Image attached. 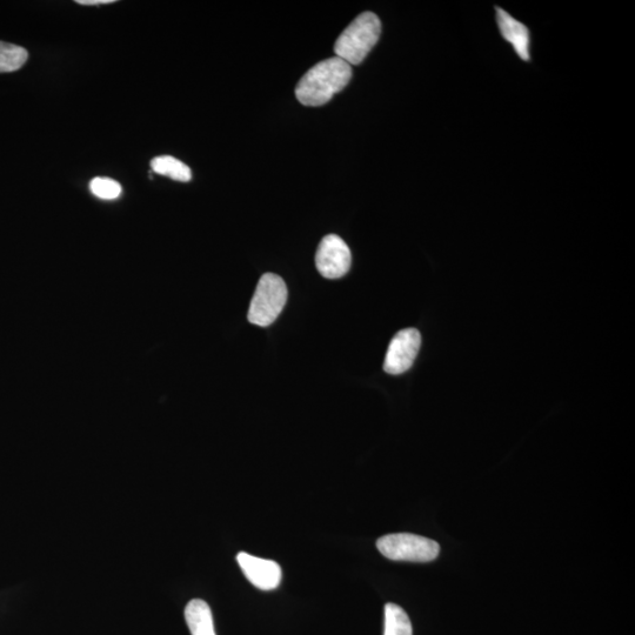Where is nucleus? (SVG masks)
Segmentation results:
<instances>
[{
    "label": "nucleus",
    "instance_id": "6",
    "mask_svg": "<svg viewBox=\"0 0 635 635\" xmlns=\"http://www.w3.org/2000/svg\"><path fill=\"white\" fill-rule=\"evenodd\" d=\"M421 345V336L416 329L400 331L393 337L387 350L384 371L399 376L409 371L416 360Z\"/></svg>",
    "mask_w": 635,
    "mask_h": 635
},
{
    "label": "nucleus",
    "instance_id": "10",
    "mask_svg": "<svg viewBox=\"0 0 635 635\" xmlns=\"http://www.w3.org/2000/svg\"><path fill=\"white\" fill-rule=\"evenodd\" d=\"M151 167L157 175L169 177L177 182L187 183L192 179L190 167L171 156L152 159Z\"/></svg>",
    "mask_w": 635,
    "mask_h": 635
},
{
    "label": "nucleus",
    "instance_id": "11",
    "mask_svg": "<svg viewBox=\"0 0 635 635\" xmlns=\"http://www.w3.org/2000/svg\"><path fill=\"white\" fill-rule=\"evenodd\" d=\"M384 635H413L412 624L407 613L396 604L385 606Z\"/></svg>",
    "mask_w": 635,
    "mask_h": 635
},
{
    "label": "nucleus",
    "instance_id": "12",
    "mask_svg": "<svg viewBox=\"0 0 635 635\" xmlns=\"http://www.w3.org/2000/svg\"><path fill=\"white\" fill-rule=\"evenodd\" d=\"M29 52L22 46L0 42V73L15 72L28 62Z\"/></svg>",
    "mask_w": 635,
    "mask_h": 635
},
{
    "label": "nucleus",
    "instance_id": "13",
    "mask_svg": "<svg viewBox=\"0 0 635 635\" xmlns=\"http://www.w3.org/2000/svg\"><path fill=\"white\" fill-rule=\"evenodd\" d=\"M93 195L104 200L117 199L122 195V186L110 178H95L90 183Z\"/></svg>",
    "mask_w": 635,
    "mask_h": 635
},
{
    "label": "nucleus",
    "instance_id": "5",
    "mask_svg": "<svg viewBox=\"0 0 635 635\" xmlns=\"http://www.w3.org/2000/svg\"><path fill=\"white\" fill-rule=\"evenodd\" d=\"M352 256L349 246L337 235L326 236L317 250L316 265L326 279H339L350 271Z\"/></svg>",
    "mask_w": 635,
    "mask_h": 635
},
{
    "label": "nucleus",
    "instance_id": "3",
    "mask_svg": "<svg viewBox=\"0 0 635 635\" xmlns=\"http://www.w3.org/2000/svg\"><path fill=\"white\" fill-rule=\"evenodd\" d=\"M287 287L277 274L266 273L260 278L256 292L250 305L249 322L260 327H267L276 322L287 302Z\"/></svg>",
    "mask_w": 635,
    "mask_h": 635
},
{
    "label": "nucleus",
    "instance_id": "8",
    "mask_svg": "<svg viewBox=\"0 0 635 635\" xmlns=\"http://www.w3.org/2000/svg\"><path fill=\"white\" fill-rule=\"evenodd\" d=\"M497 20L501 35L513 46L517 55L528 62L531 59L530 56V43L531 36L530 31L524 24L518 22L503 9L497 8Z\"/></svg>",
    "mask_w": 635,
    "mask_h": 635
},
{
    "label": "nucleus",
    "instance_id": "2",
    "mask_svg": "<svg viewBox=\"0 0 635 635\" xmlns=\"http://www.w3.org/2000/svg\"><path fill=\"white\" fill-rule=\"evenodd\" d=\"M381 23L377 15L364 12L349 25L334 45L336 57L350 65H359L378 43Z\"/></svg>",
    "mask_w": 635,
    "mask_h": 635
},
{
    "label": "nucleus",
    "instance_id": "7",
    "mask_svg": "<svg viewBox=\"0 0 635 635\" xmlns=\"http://www.w3.org/2000/svg\"><path fill=\"white\" fill-rule=\"evenodd\" d=\"M237 561L247 580L259 590L272 591L280 585L282 567L276 561L253 557L245 552L238 554Z\"/></svg>",
    "mask_w": 635,
    "mask_h": 635
},
{
    "label": "nucleus",
    "instance_id": "4",
    "mask_svg": "<svg viewBox=\"0 0 635 635\" xmlns=\"http://www.w3.org/2000/svg\"><path fill=\"white\" fill-rule=\"evenodd\" d=\"M378 550L387 559L430 563L439 556L437 541L410 533L389 534L377 541Z\"/></svg>",
    "mask_w": 635,
    "mask_h": 635
},
{
    "label": "nucleus",
    "instance_id": "14",
    "mask_svg": "<svg viewBox=\"0 0 635 635\" xmlns=\"http://www.w3.org/2000/svg\"><path fill=\"white\" fill-rule=\"evenodd\" d=\"M116 3V0H77V4L84 6H97Z\"/></svg>",
    "mask_w": 635,
    "mask_h": 635
},
{
    "label": "nucleus",
    "instance_id": "9",
    "mask_svg": "<svg viewBox=\"0 0 635 635\" xmlns=\"http://www.w3.org/2000/svg\"><path fill=\"white\" fill-rule=\"evenodd\" d=\"M185 619L192 635H216L211 608L204 600H191L185 608Z\"/></svg>",
    "mask_w": 635,
    "mask_h": 635
},
{
    "label": "nucleus",
    "instance_id": "1",
    "mask_svg": "<svg viewBox=\"0 0 635 635\" xmlns=\"http://www.w3.org/2000/svg\"><path fill=\"white\" fill-rule=\"evenodd\" d=\"M352 78L351 65L338 57L323 60L299 80L296 96L305 106H322L343 91Z\"/></svg>",
    "mask_w": 635,
    "mask_h": 635
}]
</instances>
